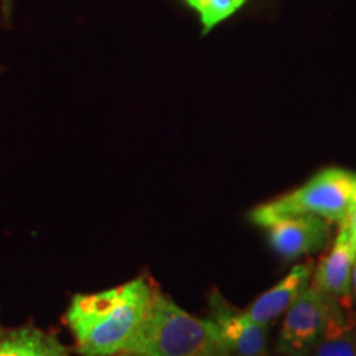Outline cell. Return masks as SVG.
<instances>
[{
    "label": "cell",
    "instance_id": "cell-1",
    "mask_svg": "<svg viewBox=\"0 0 356 356\" xmlns=\"http://www.w3.org/2000/svg\"><path fill=\"white\" fill-rule=\"evenodd\" d=\"M155 284L147 275L95 293H76L66 325L79 356H115L126 350L149 314Z\"/></svg>",
    "mask_w": 356,
    "mask_h": 356
},
{
    "label": "cell",
    "instance_id": "cell-2",
    "mask_svg": "<svg viewBox=\"0 0 356 356\" xmlns=\"http://www.w3.org/2000/svg\"><path fill=\"white\" fill-rule=\"evenodd\" d=\"M115 356H228L210 318L180 309L155 287L149 314L132 341Z\"/></svg>",
    "mask_w": 356,
    "mask_h": 356
},
{
    "label": "cell",
    "instance_id": "cell-3",
    "mask_svg": "<svg viewBox=\"0 0 356 356\" xmlns=\"http://www.w3.org/2000/svg\"><path fill=\"white\" fill-rule=\"evenodd\" d=\"M355 191L356 172L341 167H327L297 190L256 207L249 213V220L256 226L267 228L289 216L314 215L328 222L341 225Z\"/></svg>",
    "mask_w": 356,
    "mask_h": 356
},
{
    "label": "cell",
    "instance_id": "cell-4",
    "mask_svg": "<svg viewBox=\"0 0 356 356\" xmlns=\"http://www.w3.org/2000/svg\"><path fill=\"white\" fill-rule=\"evenodd\" d=\"M335 309L338 307L328 304L309 284L287 309L280 328L277 353L280 356H310L323 338Z\"/></svg>",
    "mask_w": 356,
    "mask_h": 356
},
{
    "label": "cell",
    "instance_id": "cell-5",
    "mask_svg": "<svg viewBox=\"0 0 356 356\" xmlns=\"http://www.w3.org/2000/svg\"><path fill=\"white\" fill-rule=\"evenodd\" d=\"M210 318L228 356H266L267 325H261L222 299L218 291L210 293Z\"/></svg>",
    "mask_w": 356,
    "mask_h": 356
},
{
    "label": "cell",
    "instance_id": "cell-6",
    "mask_svg": "<svg viewBox=\"0 0 356 356\" xmlns=\"http://www.w3.org/2000/svg\"><path fill=\"white\" fill-rule=\"evenodd\" d=\"M355 261L356 244L350 238L345 226L340 225L330 252L320 259L315 273L312 274L310 286L330 305L350 310L353 302L351 274H353Z\"/></svg>",
    "mask_w": 356,
    "mask_h": 356
},
{
    "label": "cell",
    "instance_id": "cell-7",
    "mask_svg": "<svg viewBox=\"0 0 356 356\" xmlns=\"http://www.w3.org/2000/svg\"><path fill=\"white\" fill-rule=\"evenodd\" d=\"M267 239L284 259L322 251L330 241V222L320 216H289L267 226Z\"/></svg>",
    "mask_w": 356,
    "mask_h": 356
},
{
    "label": "cell",
    "instance_id": "cell-8",
    "mask_svg": "<svg viewBox=\"0 0 356 356\" xmlns=\"http://www.w3.org/2000/svg\"><path fill=\"white\" fill-rule=\"evenodd\" d=\"M314 266V261H307L305 264L292 267V270L286 277L279 280L273 289L266 291L261 297H257L252 302V305L246 309V314L254 322L269 327L309 287L312 274H314L315 269Z\"/></svg>",
    "mask_w": 356,
    "mask_h": 356
},
{
    "label": "cell",
    "instance_id": "cell-9",
    "mask_svg": "<svg viewBox=\"0 0 356 356\" xmlns=\"http://www.w3.org/2000/svg\"><path fill=\"white\" fill-rule=\"evenodd\" d=\"M0 356H71V350L55 333L29 323L3 332Z\"/></svg>",
    "mask_w": 356,
    "mask_h": 356
},
{
    "label": "cell",
    "instance_id": "cell-10",
    "mask_svg": "<svg viewBox=\"0 0 356 356\" xmlns=\"http://www.w3.org/2000/svg\"><path fill=\"white\" fill-rule=\"evenodd\" d=\"M310 356H356V323L346 317V310H333L325 335Z\"/></svg>",
    "mask_w": 356,
    "mask_h": 356
},
{
    "label": "cell",
    "instance_id": "cell-11",
    "mask_svg": "<svg viewBox=\"0 0 356 356\" xmlns=\"http://www.w3.org/2000/svg\"><path fill=\"white\" fill-rule=\"evenodd\" d=\"M185 2L198 13L203 33H208L238 12L248 0H185Z\"/></svg>",
    "mask_w": 356,
    "mask_h": 356
},
{
    "label": "cell",
    "instance_id": "cell-12",
    "mask_svg": "<svg viewBox=\"0 0 356 356\" xmlns=\"http://www.w3.org/2000/svg\"><path fill=\"white\" fill-rule=\"evenodd\" d=\"M341 226H345L346 231H348L350 238L353 239V243L356 244V191H355L353 198H351L348 211H346V216H345L343 222H341Z\"/></svg>",
    "mask_w": 356,
    "mask_h": 356
},
{
    "label": "cell",
    "instance_id": "cell-13",
    "mask_svg": "<svg viewBox=\"0 0 356 356\" xmlns=\"http://www.w3.org/2000/svg\"><path fill=\"white\" fill-rule=\"evenodd\" d=\"M351 292H353V300L356 302V261L353 266V274H351Z\"/></svg>",
    "mask_w": 356,
    "mask_h": 356
},
{
    "label": "cell",
    "instance_id": "cell-14",
    "mask_svg": "<svg viewBox=\"0 0 356 356\" xmlns=\"http://www.w3.org/2000/svg\"><path fill=\"white\" fill-rule=\"evenodd\" d=\"M3 332H6V330H3V327H2V323H0V338H2V337H3Z\"/></svg>",
    "mask_w": 356,
    "mask_h": 356
}]
</instances>
